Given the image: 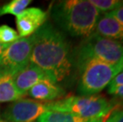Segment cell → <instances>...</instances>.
Instances as JSON below:
<instances>
[{
	"label": "cell",
	"instance_id": "1",
	"mask_svg": "<svg viewBox=\"0 0 123 122\" xmlns=\"http://www.w3.org/2000/svg\"><path fill=\"white\" fill-rule=\"evenodd\" d=\"M33 37L30 64L43 70L55 83L68 79L72 73L74 59L64 35L46 22Z\"/></svg>",
	"mask_w": 123,
	"mask_h": 122
},
{
	"label": "cell",
	"instance_id": "2",
	"mask_svg": "<svg viewBox=\"0 0 123 122\" xmlns=\"http://www.w3.org/2000/svg\"><path fill=\"white\" fill-rule=\"evenodd\" d=\"M50 15L72 37L87 38L95 33L100 12L88 0H64L52 6Z\"/></svg>",
	"mask_w": 123,
	"mask_h": 122
},
{
	"label": "cell",
	"instance_id": "3",
	"mask_svg": "<svg viewBox=\"0 0 123 122\" xmlns=\"http://www.w3.org/2000/svg\"><path fill=\"white\" fill-rule=\"evenodd\" d=\"M80 71V79L77 91L80 96L98 94L117 74L123 71V61L111 64L94 59H87L75 63Z\"/></svg>",
	"mask_w": 123,
	"mask_h": 122
},
{
	"label": "cell",
	"instance_id": "4",
	"mask_svg": "<svg viewBox=\"0 0 123 122\" xmlns=\"http://www.w3.org/2000/svg\"><path fill=\"white\" fill-rule=\"evenodd\" d=\"M49 111L68 112L87 120L104 121L117 105L102 95L68 96L49 102Z\"/></svg>",
	"mask_w": 123,
	"mask_h": 122
},
{
	"label": "cell",
	"instance_id": "5",
	"mask_svg": "<svg viewBox=\"0 0 123 122\" xmlns=\"http://www.w3.org/2000/svg\"><path fill=\"white\" fill-rule=\"evenodd\" d=\"M73 59L75 64L87 59L111 64H118L123 61V44L94 33L82 41L73 55Z\"/></svg>",
	"mask_w": 123,
	"mask_h": 122
},
{
	"label": "cell",
	"instance_id": "6",
	"mask_svg": "<svg viewBox=\"0 0 123 122\" xmlns=\"http://www.w3.org/2000/svg\"><path fill=\"white\" fill-rule=\"evenodd\" d=\"M33 45V35L20 37L10 44L0 56V68L10 76H14L30 64Z\"/></svg>",
	"mask_w": 123,
	"mask_h": 122
},
{
	"label": "cell",
	"instance_id": "7",
	"mask_svg": "<svg viewBox=\"0 0 123 122\" xmlns=\"http://www.w3.org/2000/svg\"><path fill=\"white\" fill-rule=\"evenodd\" d=\"M47 111H49V102L21 98L7 106L3 116L10 122H34Z\"/></svg>",
	"mask_w": 123,
	"mask_h": 122
},
{
	"label": "cell",
	"instance_id": "8",
	"mask_svg": "<svg viewBox=\"0 0 123 122\" xmlns=\"http://www.w3.org/2000/svg\"><path fill=\"white\" fill-rule=\"evenodd\" d=\"M48 14L41 8H26L16 16V25L20 37L33 35L46 22Z\"/></svg>",
	"mask_w": 123,
	"mask_h": 122
},
{
	"label": "cell",
	"instance_id": "9",
	"mask_svg": "<svg viewBox=\"0 0 123 122\" xmlns=\"http://www.w3.org/2000/svg\"><path fill=\"white\" fill-rule=\"evenodd\" d=\"M13 80L15 87L22 96L26 94L29 90L39 82L43 80L51 81L43 70L32 64H30L25 69L14 75Z\"/></svg>",
	"mask_w": 123,
	"mask_h": 122
},
{
	"label": "cell",
	"instance_id": "10",
	"mask_svg": "<svg viewBox=\"0 0 123 122\" xmlns=\"http://www.w3.org/2000/svg\"><path fill=\"white\" fill-rule=\"evenodd\" d=\"M36 101H54L65 94V90L60 85L50 81L43 80L31 87L27 94Z\"/></svg>",
	"mask_w": 123,
	"mask_h": 122
},
{
	"label": "cell",
	"instance_id": "11",
	"mask_svg": "<svg viewBox=\"0 0 123 122\" xmlns=\"http://www.w3.org/2000/svg\"><path fill=\"white\" fill-rule=\"evenodd\" d=\"M95 33L106 38L123 41V25L112 16L111 13H105L103 16L99 17Z\"/></svg>",
	"mask_w": 123,
	"mask_h": 122
},
{
	"label": "cell",
	"instance_id": "12",
	"mask_svg": "<svg viewBox=\"0 0 123 122\" xmlns=\"http://www.w3.org/2000/svg\"><path fill=\"white\" fill-rule=\"evenodd\" d=\"M101 120H87L68 112L47 111L39 116L37 122H103Z\"/></svg>",
	"mask_w": 123,
	"mask_h": 122
},
{
	"label": "cell",
	"instance_id": "13",
	"mask_svg": "<svg viewBox=\"0 0 123 122\" xmlns=\"http://www.w3.org/2000/svg\"><path fill=\"white\" fill-rule=\"evenodd\" d=\"M22 97L15 87L13 76L7 75L0 81V102H15Z\"/></svg>",
	"mask_w": 123,
	"mask_h": 122
},
{
	"label": "cell",
	"instance_id": "14",
	"mask_svg": "<svg viewBox=\"0 0 123 122\" xmlns=\"http://www.w3.org/2000/svg\"><path fill=\"white\" fill-rule=\"evenodd\" d=\"M30 2V0H12L0 6V17L6 14H13L17 16L26 9Z\"/></svg>",
	"mask_w": 123,
	"mask_h": 122
},
{
	"label": "cell",
	"instance_id": "15",
	"mask_svg": "<svg viewBox=\"0 0 123 122\" xmlns=\"http://www.w3.org/2000/svg\"><path fill=\"white\" fill-rule=\"evenodd\" d=\"M99 12L110 13L123 6V0H90Z\"/></svg>",
	"mask_w": 123,
	"mask_h": 122
},
{
	"label": "cell",
	"instance_id": "16",
	"mask_svg": "<svg viewBox=\"0 0 123 122\" xmlns=\"http://www.w3.org/2000/svg\"><path fill=\"white\" fill-rule=\"evenodd\" d=\"M20 37L18 32L9 25H2L0 26V43L11 44L19 39Z\"/></svg>",
	"mask_w": 123,
	"mask_h": 122
},
{
	"label": "cell",
	"instance_id": "17",
	"mask_svg": "<svg viewBox=\"0 0 123 122\" xmlns=\"http://www.w3.org/2000/svg\"><path fill=\"white\" fill-rule=\"evenodd\" d=\"M103 122H123V109H114Z\"/></svg>",
	"mask_w": 123,
	"mask_h": 122
},
{
	"label": "cell",
	"instance_id": "18",
	"mask_svg": "<svg viewBox=\"0 0 123 122\" xmlns=\"http://www.w3.org/2000/svg\"><path fill=\"white\" fill-rule=\"evenodd\" d=\"M108 93L115 97L123 98V86L116 87H108Z\"/></svg>",
	"mask_w": 123,
	"mask_h": 122
},
{
	"label": "cell",
	"instance_id": "19",
	"mask_svg": "<svg viewBox=\"0 0 123 122\" xmlns=\"http://www.w3.org/2000/svg\"><path fill=\"white\" fill-rule=\"evenodd\" d=\"M120 86H123V71L114 77L111 84L109 85V87H116Z\"/></svg>",
	"mask_w": 123,
	"mask_h": 122
},
{
	"label": "cell",
	"instance_id": "20",
	"mask_svg": "<svg viewBox=\"0 0 123 122\" xmlns=\"http://www.w3.org/2000/svg\"><path fill=\"white\" fill-rule=\"evenodd\" d=\"M110 13L120 24L123 25V6Z\"/></svg>",
	"mask_w": 123,
	"mask_h": 122
},
{
	"label": "cell",
	"instance_id": "21",
	"mask_svg": "<svg viewBox=\"0 0 123 122\" xmlns=\"http://www.w3.org/2000/svg\"><path fill=\"white\" fill-rule=\"evenodd\" d=\"M9 45H10V44H6V45H5V44L0 43V56H1L2 54L3 53V52L6 50Z\"/></svg>",
	"mask_w": 123,
	"mask_h": 122
},
{
	"label": "cell",
	"instance_id": "22",
	"mask_svg": "<svg viewBox=\"0 0 123 122\" xmlns=\"http://www.w3.org/2000/svg\"><path fill=\"white\" fill-rule=\"evenodd\" d=\"M7 75H6V73L3 71V70H2L1 68H0V81H1L3 78L7 76Z\"/></svg>",
	"mask_w": 123,
	"mask_h": 122
},
{
	"label": "cell",
	"instance_id": "23",
	"mask_svg": "<svg viewBox=\"0 0 123 122\" xmlns=\"http://www.w3.org/2000/svg\"><path fill=\"white\" fill-rule=\"evenodd\" d=\"M0 122H4V121H0Z\"/></svg>",
	"mask_w": 123,
	"mask_h": 122
}]
</instances>
